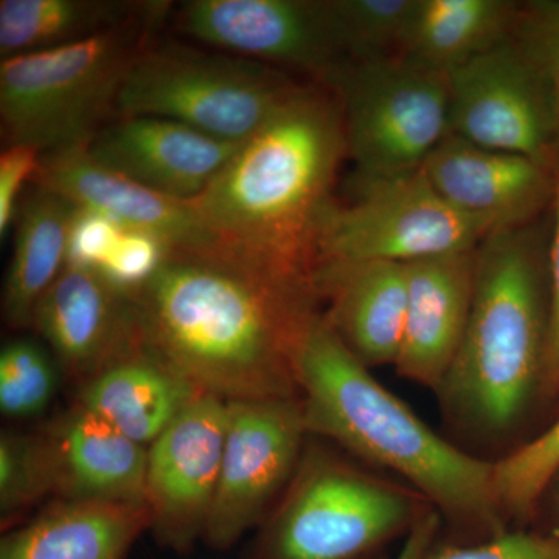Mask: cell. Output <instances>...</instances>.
I'll use <instances>...</instances> for the list:
<instances>
[{
	"label": "cell",
	"instance_id": "cell-1",
	"mask_svg": "<svg viewBox=\"0 0 559 559\" xmlns=\"http://www.w3.org/2000/svg\"><path fill=\"white\" fill-rule=\"evenodd\" d=\"M146 347L224 401L299 400L318 290L234 252H167L132 293Z\"/></svg>",
	"mask_w": 559,
	"mask_h": 559
},
{
	"label": "cell",
	"instance_id": "cell-2",
	"mask_svg": "<svg viewBox=\"0 0 559 559\" xmlns=\"http://www.w3.org/2000/svg\"><path fill=\"white\" fill-rule=\"evenodd\" d=\"M345 157L340 97L308 81L191 202L235 253L316 289V238Z\"/></svg>",
	"mask_w": 559,
	"mask_h": 559
},
{
	"label": "cell",
	"instance_id": "cell-3",
	"mask_svg": "<svg viewBox=\"0 0 559 559\" xmlns=\"http://www.w3.org/2000/svg\"><path fill=\"white\" fill-rule=\"evenodd\" d=\"M308 433L399 474L455 524L492 538L507 532L492 463L460 451L421 421L334 333L322 312L296 356Z\"/></svg>",
	"mask_w": 559,
	"mask_h": 559
},
{
	"label": "cell",
	"instance_id": "cell-4",
	"mask_svg": "<svg viewBox=\"0 0 559 559\" xmlns=\"http://www.w3.org/2000/svg\"><path fill=\"white\" fill-rule=\"evenodd\" d=\"M540 255L532 224L492 231L477 249L468 326L439 395L481 436L509 432L543 384L549 300Z\"/></svg>",
	"mask_w": 559,
	"mask_h": 559
},
{
	"label": "cell",
	"instance_id": "cell-5",
	"mask_svg": "<svg viewBox=\"0 0 559 559\" xmlns=\"http://www.w3.org/2000/svg\"><path fill=\"white\" fill-rule=\"evenodd\" d=\"M173 10L154 2L142 16L94 38L0 62L3 146L47 154L87 150L117 119L124 79Z\"/></svg>",
	"mask_w": 559,
	"mask_h": 559
},
{
	"label": "cell",
	"instance_id": "cell-6",
	"mask_svg": "<svg viewBox=\"0 0 559 559\" xmlns=\"http://www.w3.org/2000/svg\"><path fill=\"white\" fill-rule=\"evenodd\" d=\"M304 84L263 62L154 39L124 79L117 117H160L242 143Z\"/></svg>",
	"mask_w": 559,
	"mask_h": 559
},
{
	"label": "cell",
	"instance_id": "cell-7",
	"mask_svg": "<svg viewBox=\"0 0 559 559\" xmlns=\"http://www.w3.org/2000/svg\"><path fill=\"white\" fill-rule=\"evenodd\" d=\"M418 509L406 489L312 447L250 559H359L409 527Z\"/></svg>",
	"mask_w": 559,
	"mask_h": 559
},
{
	"label": "cell",
	"instance_id": "cell-8",
	"mask_svg": "<svg viewBox=\"0 0 559 559\" xmlns=\"http://www.w3.org/2000/svg\"><path fill=\"white\" fill-rule=\"evenodd\" d=\"M492 231L452 207L421 168L393 178H356L352 200H333L323 212L316 270L369 261L409 264L479 248Z\"/></svg>",
	"mask_w": 559,
	"mask_h": 559
},
{
	"label": "cell",
	"instance_id": "cell-9",
	"mask_svg": "<svg viewBox=\"0 0 559 559\" xmlns=\"http://www.w3.org/2000/svg\"><path fill=\"white\" fill-rule=\"evenodd\" d=\"M329 87L358 178L417 171L451 132L448 73L404 55L348 62Z\"/></svg>",
	"mask_w": 559,
	"mask_h": 559
},
{
	"label": "cell",
	"instance_id": "cell-10",
	"mask_svg": "<svg viewBox=\"0 0 559 559\" xmlns=\"http://www.w3.org/2000/svg\"><path fill=\"white\" fill-rule=\"evenodd\" d=\"M451 132L558 170L559 117L546 72L516 33L448 72Z\"/></svg>",
	"mask_w": 559,
	"mask_h": 559
},
{
	"label": "cell",
	"instance_id": "cell-11",
	"mask_svg": "<svg viewBox=\"0 0 559 559\" xmlns=\"http://www.w3.org/2000/svg\"><path fill=\"white\" fill-rule=\"evenodd\" d=\"M180 35L330 86L348 64L329 0H190L176 10Z\"/></svg>",
	"mask_w": 559,
	"mask_h": 559
},
{
	"label": "cell",
	"instance_id": "cell-12",
	"mask_svg": "<svg viewBox=\"0 0 559 559\" xmlns=\"http://www.w3.org/2000/svg\"><path fill=\"white\" fill-rule=\"evenodd\" d=\"M307 433L300 400L230 401L209 546L229 549L264 520L296 474Z\"/></svg>",
	"mask_w": 559,
	"mask_h": 559
},
{
	"label": "cell",
	"instance_id": "cell-13",
	"mask_svg": "<svg viewBox=\"0 0 559 559\" xmlns=\"http://www.w3.org/2000/svg\"><path fill=\"white\" fill-rule=\"evenodd\" d=\"M227 426L229 401L202 393L151 443L145 502L162 546L186 551L204 538Z\"/></svg>",
	"mask_w": 559,
	"mask_h": 559
},
{
	"label": "cell",
	"instance_id": "cell-14",
	"mask_svg": "<svg viewBox=\"0 0 559 559\" xmlns=\"http://www.w3.org/2000/svg\"><path fill=\"white\" fill-rule=\"evenodd\" d=\"M33 329L70 377L86 382L142 347L132 294L100 271L68 263L36 307Z\"/></svg>",
	"mask_w": 559,
	"mask_h": 559
},
{
	"label": "cell",
	"instance_id": "cell-15",
	"mask_svg": "<svg viewBox=\"0 0 559 559\" xmlns=\"http://www.w3.org/2000/svg\"><path fill=\"white\" fill-rule=\"evenodd\" d=\"M33 182L105 216L121 230L148 235L168 252H234L205 226L193 202L165 197L106 170L86 150L40 157Z\"/></svg>",
	"mask_w": 559,
	"mask_h": 559
},
{
	"label": "cell",
	"instance_id": "cell-16",
	"mask_svg": "<svg viewBox=\"0 0 559 559\" xmlns=\"http://www.w3.org/2000/svg\"><path fill=\"white\" fill-rule=\"evenodd\" d=\"M241 143L160 117H117L87 154L106 170L180 201H194L218 178Z\"/></svg>",
	"mask_w": 559,
	"mask_h": 559
},
{
	"label": "cell",
	"instance_id": "cell-17",
	"mask_svg": "<svg viewBox=\"0 0 559 559\" xmlns=\"http://www.w3.org/2000/svg\"><path fill=\"white\" fill-rule=\"evenodd\" d=\"M452 207L492 230L527 226L554 201L558 170L539 162L484 148L450 132L421 167Z\"/></svg>",
	"mask_w": 559,
	"mask_h": 559
},
{
	"label": "cell",
	"instance_id": "cell-18",
	"mask_svg": "<svg viewBox=\"0 0 559 559\" xmlns=\"http://www.w3.org/2000/svg\"><path fill=\"white\" fill-rule=\"evenodd\" d=\"M477 249L406 264V320L395 369L406 380L437 393L468 326Z\"/></svg>",
	"mask_w": 559,
	"mask_h": 559
},
{
	"label": "cell",
	"instance_id": "cell-19",
	"mask_svg": "<svg viewBox=\"0 0 559 559\" xmlns=\"http://www.w3.org/2000/svg\"><path fill=\"white\" fill-rule=\"evenodd\" d=\"M314 286L320 301L329 304L323 318L364 366H395L406 320V264L322 266Z\"/></svg>",
	"mask_w": 559,
	"mask_h": 559
},
{
	"label": "cell",
	"instance_id": "cell-20",
	"mask_svg": "<svg viewBox=\"0 0 559 559\" xmlns=\"http://www.w3.org/2000/svg\"><path fill=\"white\" fill-rule=\"evenodd\" d=\"M55 495L64 500L146 503L148 448L76 406L47 433Z\"/></svg>",
	"mask_w": 559,
	"mask_h": 559
},
{
	"label": "cell",
	"instance_id": "cell-21",
	"mask_svg": "<svg viewBox=\"0 0 559 559\" xmlns=\"http://www.w3.org/2000/svg\"><path fill=\"white\" fill-rule=\"evenodd\" d=\"M201 395L193 382L143 344L84 382L79 406L150 448Z\"/></svg>",
	"mask_w": 559,
	"mask_h": 559
},
{
	"label": "cell",
	"instance_id": "cell-22",
	"mask_svg": "<svg viewBox=\"0 0 559 559\" xmlns=\"http://www.w3.org/2000/svg\"><path fill=\"white\" fill-rule=\"evenodd\" d=\"M150 525L146 503L61 499L3 536L0 559H124Z\"/></svg>",
	"mask_w": 559,
	"mask_h": 559
},
{
	"label": "cell",
	"instance_id": "cell-23",
	"mask_svg": "<svg viewBox=\"0 0 559 559\" xmlns=\"http://www.w3.org/2000/svg\"><path fill=\"white\" fill-rule=\"evenodd\" d=\"M76 213L72 201L49 187L32 182L24 191L2 290V316L11 329L33 326L39 300L69 263Z\"/></svg>",
	"mask_w": 559,
	"mask_h": 559
},
{
	"label": "cell",
	"instance_id": "cell-24",
	"mask_svg": "<svg viewBox=\"0 0 559 559\" xmlns=\"http://www.w3.org/2000/svg\"><path fill=\"white\" fill-rule=\"evenodd\" d=\"M520 7L509 0H418L403 55L448 73L509 38Z\"/></svg>",
	"mask_w": 559,
	"mask_h": 559
},
{
	"label": "cell",
	"instance_id": "cell-25",
	"mask_svg": "<svg viewBox=\"0 0 559 559\" xmlns=\"http://www.w3.org/2000/svg\"><path fill=\"white\" fill-rule=\"evenodd\" d=\"M154 2L130 0H2L0 57H20L94 38L134 21Z\"/></svg>",
	"mask_w": 559,
	"mask_h": 559
},
{
	"label": "cell",
	"instance_id": "cell-26",
	"mask_svg": "<svg viewBox=\"0 0 559 559\" xmlns=\"http://www.w3.org/2000/svg\"><path fill=\"white\" fill-rule=\"evenodd\" d=\"M418 0H329L348 62L403 55Z\"/></svg>",
	"mask_w": 559,
	"mask_h": 559
},
{
	"label": "cell",
	"instance_id": "cell-27",
	"mask_svg": "<svg viewBox=\"0 0 559 559\" xmlns=\"http://www.w3.org/2000/svg\"><path fill=\"white\" fill-rule=\"evenodd\" d=\"M61 367L50 348L31 337L7 342L0 352V411L10 418L43 414L55 399Z\"/></svg>",
	"mask_w": 559,
	"mask_h": 559
},
{
	"label": "cell",
	"instance_id": "cell-28",
	"mask_svg": "<svg viewBox=\"0 0 559 559\" xmlns=\"http://www.w3.org/2000/svg\"><path fill=\"white\" fill-rule=\"evenodd\" d=\"M558 471L559 419L538 439L492 463L496 498L506 518H527Z\"/></svg>",
	"mask_w": 559,
	"mask_h": 559
},
{
	"label": "cell",
	"instance_id": "cell-29",
	"mask_svg": "<svg viewBox=\"0 0 559 559\" xmlns=\"http://www.w3.org/2000/svg\"><path fill=\"white\" fill-rule=\"evenodd\" d=\"M55 492V465L47 437H0V513L10 520Z\"/></svg>",
	"mask_w": 559,
	"mask_h": 559
},
{
	"label": "cell",
	"instance_id": "cell-30",
	"mask_svg": "<svg viewBox=\"0 0 559 559\" xmlns=\"http://www.w3.org/2000/svg\"><path fill=\"white\" fill-rule=\"evenodd\" d=\"M432 530V520L423 521L401 559H559V539L524 532H503L476 546L443 547L426 555Z\"/></svg>",
	"mask_w": 559,
	"mask_h": 559
},
{
	"label": "cell",
	"instance_id": "cell-31",
	"mask_svg": "<svg viewBox=\"0 0 559 559\" xmlns=\"http://www.w3.org/2000/svg\"><path fill=\"white\" fill-rule=\"evenodd\" d=\"M514 33L546 72L559 117V0L521 5Z\"/></svg>",
	"mask_w": 559,
	"mask_h": 559
},
{
	"label": "cell",
	"instance_id": "cell-32",
	"mask_svg": "<svg viewBox=\"0 0 559 559\" xmlns=\"http://www.w3.org/2000/svg\"><path fill=\"white\" fill-rule=\"evenodd\" d=\"M168 249L148 235L121 230L112 252L100 267L117 288L134 293L156 272Z\"/></svg>",
	"mask_w": 559,
	"mask_h": 559
},
{
	"label": "cell",
	"instance_id": "cell-33",
	"mask_svg": "<svg viewBox=\"0 0 559 559\" xmlns=\"http://www.w3.org/2000/svg\"><path fill=\"white\" fill-rule=\"evenodd\" d=\"M43 154L33 146L11 145L0 154V238L14 226L24 191L38 171Z\"/></svg>",
	"mask_w": 559,
	"mask_h": 559
},
{
	"label": "cell",
	"instance_id": "cell-34",
	"mask_svg": "<svg viewBox=\"0 0 559 559\" xmlns=\"http://www.w3.org/2000/svg\"><path fill=\"white\" fill-rule=\"evenodd\" d=\"M120 234V227L112 221L79 207L70 234L69 263L100 270Z\"/></svg>",
	"mask_w": 559,
	"mask_h": 559
},
{
	"label": "cell",
	"instance_id": "cell-35",
	"mask_svg": "<svg viewBox=\"0 0 559 559\" xmlns=\"http://www.w3.org/2000/svg\"><path fill=\"white\" fill-rule=\"evenodd\" d=\"M554 235L549 250L550 289L547 307L546 359H544L543 385L550 392H559V168L554 198Z\"/></svg>",
	"mask_w": 559,
	"mask_h": 559
},
{
	"label": "cell",
	"instance_id": "cell-36",
	"mask_svg": "<svg viewBox=\"0 0 559 559\" xmlns=\"http://www.w3.org/2000/svg\"><path fill=\"white\" fill-rule=\"evenodd\" d=\"M558 503H559V495H558Z\"/></svg>",
	"mask_w": 559,
	"mask_h": 559
}]
</instances>
